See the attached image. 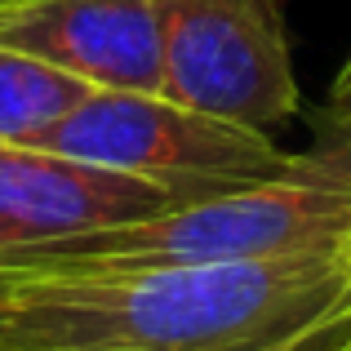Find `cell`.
I'll return each instance as SVG.
<instances>
[{
	"label": "cell",
	"mask_w": 351,
	"mask_h": 351,
	"mask_svg": "<svg viewBox=\"0 0 351 351\" xmlns=\"http://www.w3.org/2000/svg\"><path fill=\"white\" fill-rule=\"evenodd\" d=\"M311 254H351V182L325 152L138 223L0 249V267H232Z\"/></svg>",
	"instance_id": "obj_2"
},
{
	"label": "cell",
	"mask_w": 351,
	"mask_h": 351,
	"mask_svg": "<svg viewBox=\"0 0 351 351\" xmlns=\"http://www.w3.org/2000/svg\"><path fill=\"white\" fill-rule=\"evenodd\" d=\"M178 200L191 196L169 182L103 169L40 147L0 143V249L138 223Z\"/></svg>",
	"instance_id": "obj_5"
},
{
	"label": "cell",
	"mask_w": 351,
	"mask_h": 351,
	"mask_svg": "<svg viewBox=\"0 0 351 351\" xmlns=\"http://www.w3.org/2000/svg\"><path fill=\"white\" fill-rule=\"evenodd\" d=\"M156 23L165 98L263 134L302 107L276 0H156Z\"/></svg>",
	"instance_id": "obj_4"
},
{
	"label": "cell",
	"mask_w": 351,
	"mask_h": 351,
	"mask_svg": "<svg viewBox=\"0 0 351 351\" xmlns=\"http://www.w3.org/2000/svg\"><path fill=\"white\" fill-rule=\"evenodd\" d=\"M316 152H325L329 160L347 173V182H351V58L343 62V71L334 76L329 107H325V143H320Z\"/></svg>",
	"instance_id": "obj_8"
},
{
	"label": "cell",
	"mask_w": 351,
	"mask_h": 351,
	"mask_svg": "<svg viewBox=\"0 0 351 351\" xmlns=\"http://www.w3.org/2000/svg\"><path fill=\"white\" fill-rule=\"evenodd\" d=\"M36 147L152 182H169L182 196L263 182L298 160L280 152L263 129L191 112L165 94H129V89H94Z\"/></svg>",
	"instance_id": "obj_3"
},
{
	"label": "cell",
	"mask_w": 351,
	"mask_h": 351,
	"mask_svg": "<svg viewBox=\"0 0 351 351\" xmlns=\"http://www.w3.org/2000/svg\"><path fill=\"white\" fill-rule=\"evenodd\" d=\"M94 85L71 71L0 45V143L36 147L53 125H62Z\"/></svg>",
	"instance_id": "obj_7"
},
{
	"label": "cell",
	"mask_w": 351,
	"mask_h": 351,
	"mask_svg": "<svg viewBox=\"0 0 351 351\" xmlns=\"http://www.w3.org/2000/svg\"><path fill=\"white\" fill-rule=\"evenodd\" d=\"M249 351H351V311H338V316L316 320V325L289 329V334L267 338V343H258Z\"/></svg>",
	"instance_id": "obj_9"
},
{
	"label": "cell",
	"mask_w": 351,
	"mask_h": 351,
	"mask_svg": "<svg viewBox=\"0 0 351 351\" xmlns=\"http://www.w3.org/2000/svg\"><path fill=\"white\" fill-rule=\"evenodd\" d=\"M351 311V254L232 267H0V351H249Z\"/></svg>",
	"instance_id": "obj_1"
},
{
	"label": "cell",
	"mask_w": 351,
	"mask_h": 351,
	"mask_svg": "<svg viewBox=\"0 0 351 351\" xmlns=\"http://www.w3.org/2000/svg\"><path fill=\"white\" fill-rule=\"evenodd\" d=\"M0 45L94 89L160 94L165 80L156 0H0Z\"/></svg>",
	"instance_id": "obj_6"
}]
</instances>
